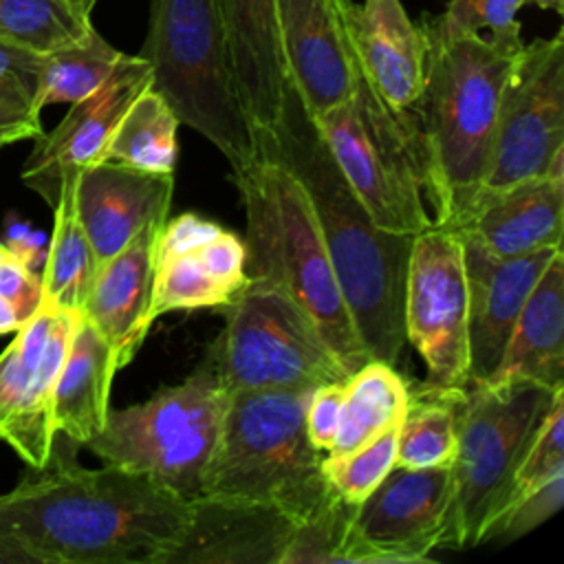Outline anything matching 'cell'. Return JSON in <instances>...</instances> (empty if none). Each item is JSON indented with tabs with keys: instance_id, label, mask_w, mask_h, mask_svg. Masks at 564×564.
<instances>
[{
	"instance_id": "6da1fadb",
	"label": "cell",
	"mask_w": 564,
	"mask_h": 564,
	"mask_svg": "<svg viewBox=\"0 0 564 564\" xmlns=\"http://www.w3.org/2000/svg\"><path fill=\"white\" fill-rule=\"evenodd\" d=\"M55 432L48 458L0 494L2 564H167L189 502L115 465L88 469Z\"/></svg>"
},
{
	"instance_id": "7a4b0ae2",
	"label": "cell",
	"mask_w": 564,
	"mask_h": 564,
	"mask_svg": "<svg viewBox=\"0 0 564 564\" xmlns=\"http://www.w3.org/2000/svg\"><path fill=\"white\" fill-rule=\"evenodd\" d=\"M253 139L304 185L357 335L372 359L394 366L408 341L403 308L414 236L372 223L291 82L278 123L253 130Z\"/></svg>"
},
{
	"instance_id": "3957f363",
	"label": "cell",
	"mask_w": 564,
	"mask_h": 564,
	"mask_svg": "<svg viewBox=\"0 0 564 564\" xmlns=\"http://www.w3.org/2000/svg\"><path fill=\"white\" fill-rule=\"evenodd\" d=\"M423 84L412 132L434 225L454 227L485 183L502 90L522 53L480 33H452L438 15L416 24Z\"/></svg>"
},
{
	"instance_id": "277c9868",
	"label": "cell",
	"mask_w": 564,
	"mask_h": 564,
	"mask_svg": "<svg viewBox=\"0 0 564 564\" xmlns=\"http://www.w3.org/2000/svg\"><path fill=\"white\" fill-rule=\"evenodd\" d=\"M231 172L247 220V275L297 302L352 375L372 357L352 324L304 185L260 141L253 159Z\"/></svg>"
},
{
	"instance_id": "5b68a950",
	"label": "cell",
	"mask_w": 564,
	"mask_h": 564,
	"mask_svg": "<svg viewBox=\"0 0 564 564\" xmlns=\"http://www.w3.org/2000/svg\"><path fill=\"white\" fill-rule=\"evenodd\" d=\"M311 392L231 390L203 496L271 505L295 522L315 513L335 489L306 434Z\"/></svg>"
},
{
	"instance_id": "8992f818",
	"label": "cell",
	"mask_w": 564,
	"mask_h": 564,
	"mask_svg": "<svg viewBox=\"0 0 564 564\" xmlns=\"http://www.w3.org/2000/svg\"><path fill=\"white\" fill-rule=\"evenodd\" d=\"M139 55L150 64V88L178 123L212 141L231 170L253 159V130L236 90L218 0H150Z\"/></svg>"
},
{
	"instance_id": "52a82bcc",
	"label": "cell",
	"mask_w": 564,
	"mask_h": 564,
	"mask_svg": "<svg viewBox=\"0 0 564 564\" xmlns=\"http://www.w3.org/2000/svg\"><path fill=\"white\" fill-rule=\"evenodd\" d=\"M560 388L480 381L460 390L458 447L449 467L452 509L443 544H480L487 527L505 509L516 471Z\"/></svg>"
},
{
	"instance_id": "ba28073f",
	"label": "cell",
	"mask_w": 564,
	"mask_h": 564,
	"mask_svg": "<svg viewBox=\"0 0 564 564\" xmlns=\"http://www.w3.org/2000/svg\"><path fill=\"white\" fill-rule=\"evenodd\" d=\"M227 399V388L205 357L183 383L143 403L110 408L104 427L84 447L104 465L143 474L189 502L203 496Z\"/></svg>"
},
{
	"instance_id": "9c48e42d",
	"label": "cell",
	"mask_w": 564,
	"mask_h": 564,
	"mask_svg": "<svg viewBox=\"0 0 564 564\" xmlns=\"http://www.w3.org/2000/svg\"><path fill=\"white\" fill-rule=\"evenodd\" d=\"M223 311L207 359L227 392H304L350 377L308 313L275 284L249 278Z\"/></svg>"
},
{
	"instance_id": "30bf717a",
	"label": "cell",
	"mask_w": 564,
	"mask_h": 564,
	"mask_svg": "<svg viewBox=\"0 0 564 564\" xmlns=\"http://www.w3.org/2000/svg\"><path fill=\"white\" fill-rule=\"evenodd\" d=\"M313 119L339 172L377 227L416 236L432 225L412 119L397 117L357 64L350 97Z\"/></svg>"
},
{
	"instance_id": "8fae6325",
	"label": "cell",
	"mask_w": 564,
	"mask_h": 564,
	"mask_svg": "<svg viewBox=\"0 0 564 564\" xmlns=\"http://www.w3.org/2000/svg\"><path fill=\"white\" fill-rule=\"evenodd\" d=\"M405 339L425 361V392L467 386V280L454 227L430 225L412 240L405 284Z\"/></svg>"
},
{
	"instance_id": "7c38bea8",
	"label": "cell",
	"mask_w": 564,
	"mask_h": 564,
	"mask_svg": "<svg viewBox=\"0 0 564 564\" xmlns=\"http://www.w3.org/2000/svg\"><path fill=\"white\" fill-rule=\"evenodd\" d=\"M564 152V35L524 44L502 90L480 192L549 174ZM478 192V194H480Z\"/></svg>"
},
{
	"instance_id": "4fadbf2b",
	"label": "cell",
	"mask_w": 564,
	"mask_h": 564,
	"mask_svg": "<svg viewBox=\"0 0 564 564\" xmlns=\"http://www.w3.org/2000/svg\"><path fill=\"white\" fill-rule=\"evenodd\" d=\"M75 319L42 300L0 352V441L31 467L44 465L53 445V392Z\"/></svg>"
},
{
	"instance_id": "5bb4252c",
	"label": "cell",
	"mask_w": 564,
	"mask_h": 564,
	"mask_svg": "<svg viewBox=\"0 0 564 564\" xmlns=\"http://www.w3.org/2000/svg\"><path fill=\"white\" fill-rule=\"evenodd\" d=\"M452 509L449 467H399L355 507L352 531L368 564L425 562L443 544Z\"/></svg>"
},
{
	"instance_id": "9a60e30c",
	"label": "cell",
	"mask_w": 564,
	"mask_h": 564,
	"mask_svg": "<svg viewBox=\"0 0 564 564\" xmlns=\"http://www.w3.org/2000/svg\"><path fill=\"white\" fill-rule=\"evenodd\" d=\"M150 64L141 55H123L95 93L70 104L66 117L51 132L37 137L22 165V183L53 207L64 178L106 159L121 117L150 86Z\"/></svg>"
},
{
	"instance_id": "2e32d148",
	"label": "cell",
	"mask_w": 564,
	"mask_h": 564,
	"mask_svg": "<svg viewBox=\"0 0 564 564\" xmlns=\"http://www.w3.org/2000/svg\"><path fill=\"white\" fill-rule=\"evenodd\" d=\"M458 231V229H456ZM460 234L467 280V386L487 381L509 344L516 319L562 247H551L516 258L487 251L476 238Z\"/></svg>"
},
{
	"instance_id": "e0dca14e",
	"label": "cell",
	"mask_w": 564,
	"mask_h": 564,
	"mask_svg": "<svg viewBox=\"0 0 564 564\" xmlns=\"http://www.w3.org/2000/svg\"><path fill=\"white\" fill-rule=\"evenodd\" d=\"M174 172H150L117 161H97L75 181L77 216L97 267L119 253L137 234L167 220Z\"/></svg>"
},
{
	"instance_id": "ac0fdd59",
	"label": "cell",
	"mask_w": 564,
	"mask_h": 564,
	"mask_svg": "<svg viewBox=\"0 0 564 564\" xmlns=\"http://www.w3.org/2000/svg\"><path fill=\"white\" fill-rule=\"evenodd\" d=\"M352 59L377 97L410 121L423 84L425 46L401 0H335Z\"/></svg>"
},
{
	"instance_id": "d6986e66",
	"label": "cell",
	"mask_w": 564,
	"mask_h": 564,
	"mask_svg": "<svg viewBox=\"0 0 564 564\" xmlns=\"http://www.w3.org/2000/svg\"><path fill=\"white\" fill-rule=\"evenodd\" d=\"M278 24L289 82L311 117L346 101L355 59L335 0H278Z\"/></svg>"
},
{
	"instance_id": "ffe728a7",
	"label": "cell",
	"mask_w": 564,
	"mask_h": 564,
	"mask_svg": "<svg viewBox=\"0 0 564 564\" xmlns=\"http://www.w3.org/2000/svg\"><path fill=\"white\" fill-rule=\"evenodd\" d=\"M295 520L236 498L189 500V520L167 564H282Z\"/></svg>"
},
{
	"instance_id": "44dd1931",
	"label": "cell",
	"mask_w": 564,
	"mask_h": 564,
	"mask_svg": "<svg viewBox=\"0 0 564 564\" xmlns=\"http://www.w3.org/2000/svg\"><path fill=\"white\" fill-rule=\"evenodd\" d=\"M454 229L500 258L562 247L564 176H533L505 189L480 192Z\"/></svg>"
},
{
	"instance_id": "7402d4cb",
	"label": "cell",
	"mask_w": 564,
	"mask_h": 564,
	"mask_svg": "<svg viewBox=\"0 0 564 564\" xmlns=\"http://www.w3.org/2000/svg\"><path fill=\"white\" fill-rule=\"evenodd\" d=\"M236 90L251 130H271L284 106L289 75L278 0H218Z\"/></svg>"
},
{
	"instance_id": "603a6c76",
	"label": "cell",
	"mask_w": 564,
	"mask_h": 564,
	"mask_svg": "<svg viewBox=\"0 0 564 564\" xmlns=\"http://www.w3.org/2000/svg\"><path fill=\"white\" fill-rule=\"evenodd\" d=\"M161 225L145 227L119 253L97 267L82 306V315L108 341L117 370L132 361L152 326L150 302Z\"/></svg>"
},
{
	"instance_id": "cb8c5ba5",
	"label": "cell",
	"mask_w": 564,
	"mask_h": 564,
	"mask_svg": "<svg viewBox=\"0 0 564 564\" xmlns=\"http://www.w3.org/2000/svg\"><path fill=\"white\" fill-rule=\"evenodd\" d=\"M489 383L533 381L564 386V253L551 258L511 330ZM480 383V381H478Z\"/></svg>"
},
{
	"instance_id": "d4e9b609",
	"label": "cell",
	"mask_w": 564,
	"mask_h": 564,
	"mask_svg": "<svg viewBox=\"0 0 564 564\" xmlns=\"http://www.w3.org/2000/svg\"><path fill=\"white\" fill-rule=\"evenodd\" d=\"M216 227L218 223L192 212L161 225L154 253L152 322L172 311L225 308L236 297L216 280L200 256V242Z\"/></svg>"
},
{
	"instance_id": "484cf974",
	"label": "cell",
	"mask_w": 564,
	"mask_h": 564,
	"mask_svg": "<svg viewBox=\"0 0 564 564\" xmlns=\"http://www.w3.org/2000/svg\"><path fill=\"white\" fill-rule=\"evenodd\" d=\"M115 355L101 333L77 313L73 337L53 392V427L86 445L106 423Z\"/></svg>"
},
{
	"instance_id": "4316f807",
	"label": "cell",
	"mask_w": 564,
	"mask_h": 564,
	"mask_svg": "<svg viewBox=\"0 0 564 564\" xmlns=\"http://www.w3.org/2000/svg\"><path fill=\"white\" fill-rule=\"evenodd\" d=\"M410 388L394 366L368 359L344 383L341 419L324 456L350 454L390 427H397L410 405Z\"/></svg>"
},
{
	"instance_id": "83f0119b",
	"label": "cell",
	"mask_w": 564,
	"mask_h": 564,
	"mask_svg": "<svg viewBox=\"0 0 564 564\" xmlns=\"http://www.w3.org/2000/svg\"><path fill=\"white\" fill-rule=\"evenodd\" d=\"M75 176L64 178L53 205V234L44 256L42 289L51 304L82 313L97 273V260L77 216Z\"/></svg>"
},
{
	"instance_id": "f1b7e54d",
	"label": "cell",
	"mask_w": 564,
	"mask_h": 564,
	"mask_svg": "<svg viewBox=\"0 0 564 564\" xmlns=\"http://www.w3.org/2000/svg\"><path fill=\"white\" fill-rule=\"evenodd\" d=\"M178 126L163 97L148 86L121 117L106 159L150 172H174Z\"/></svg>"
},
{
	"instance_id": "f546056e",
	"label": "cell",
	"mask_w": 564,
	"mask_h": 564,
	"mask_svg": "<svg viewBox=\"0 0 564 564\" xmlns=\"http://www.w3.org/2000/svg\"><path fill=\"white\" fill-rule=\"evenodd\" d=\"M463 390V388H460ZM425 392L410 394L408 412L397 425L399 467H452L458 447V394Z\"/></svg>"
},
{
	"instance_id": "4dcf8cb0",
	"label": "cell",
	"mask_w": 564,
	"mask_h": 564,
	"mask_svg": "<svg viewBox=\"0 0 564 564\" xmlns=\"http://www.w3.org/2000/svg\"><path fill=\"white\" fill-rule=\"evenodd\" d=\"M123 55L97 31H90V35L75 44L44 53L35 90L37 110L88 97L115 73Z\"/></svg>"
},
{
	"instance_id": "1f68e13d",
	"label": "cell",
	"mask_w": 564,
	"mask_h": 564,
	"mask_svg": "<svg viewBox=\"0 0 564 564\" xmlns=\"http://www.w3.org/2000/svg\"><path fill=\"white\" fill-rule=\"evenodd\" d=\"M90 31V13L70 0H0V37L33 53L75 44Z\"/></svg>"
},
{
	"instance_id": "d6a6232c",
	"label": "cell",
	"mask_w": 564,
	"mask_h": 564,
	"mask_svg": "<svg viewBox=\"0 0 564 564\" xmlns=\"http://www.w3.org/2000/svg\"><path fill=\"white\" fill-rule=\"evenodd\" d=\"M355 507L335 491L315 513L295 522L282 564H368L366 549L352 531Z\"/></svg>"
},
{
	"instance_id": "836d02e7",
	"label": "cell",
	"mask_w": 564,
	"mask_h": 564,
	"mask_svg": "<svg viewBox=\"0 0 564 564\" xmlns=\"http://www.w3.org/2000/svg\"><path fill=\"white\" fill-rule=\"evenodd\" d=\"M394 458L397 427H390L350 454L324 456L322 471L346 502L359 505L394 467Z\"/></svg>"
},
{
	"instance_id": "e575fe53",
	"label": "cell",
	"mask_w": 564,
	"mask_h": 564,
	"mask_svg": "<svg viewBox=\"0 0 564 564\" xmlns=\"http://www.w3.org/2000/svg\"><path fill=\"white\" fill-rule=\"evenodd\" d=\"M557 474H564V388L553 394V401L516 471L507 505Z\"/></svg>"
},
{
	"instance_id": "d590c367",
	"label": "cell",
	"mask_w": 564,
	"mask_h": 564,
	"mask_svg": "<svg viewBox=\"0 0 564 564\" xmlns=\"http://www.w3.org/2000/svg\"><path fill=\"white\" fill-rule=\"evenodd\" d=\"M527 2L531 0H449L438 20L452 33H480L489 29L491 42L520 51L524 42L516 13Z\"/></svg>"
},
{
	"instance_id": "8d00e7d4",
	"label": "cell",
	"mask_w": 564,
	"mask_h": 564,
	"mask_svg": "<svg viewBox=\"0 0 564 564\" xmlns=\"http://www.w3.org/2000/svg\"><path fill=\"white\" fill-rule=\"evenodd\" d=\"M562 502H564V474H557L546 482L511 500L498 513V518L487 527L480 544L491 540L513 542L522 538L524 533L546 522L555 511H560Z\"/></svg>"
},
{
	"instance_id": "74e56055",
	"label": "cell",
	"mask_w": 564,
	"mask_h": 564,
	"mask_svg": "<svg viewBox=\"0 0 564 564\" xmlns=\"http://www.w3.org/2000/svg\"><path fill=\"white\" fill-rule=\"evenodd\" d=\"M344 383L333 381L315 388L308 397L306 405V434L311 443L319 452H328L341 419V403H344Z\"/></svg>"
},
{
	"instance_id": "f35d334b",
	"label": "cell",
	"mask_w": 564,
	"mask_h": 564,
	"mask_svg": "<svg viewBox=\"0 0 564 564\" xmlns=\"http://www.w3.org/2000/svg\"><path fill=\"white\" fill-rule=\"evenodd\" d=\"M42 55L0 37V88L35 106ZM37 108V106H35ZM42 112V110H40Z\"/></svg>"
},
{
	"instance_id": "ab89813d",
	"label": "cell",
	"mask_w": 564,
	"mask_h": 564,
	"mask_svg": "<svg viewBox=\"0 0 564 564\" xmlns=\"http://www.w3.org/2000/svg\"><path fill=\"white\" fill-rule=\"evenodd\" d=\"M0 293L15 304L24 319H29L44 300L42 278L33 271V267L7 251V258L0 264Z\"/></svg>"
},
{
	"instance_id": "60d3db41",
	"label": "cell",
	"mask_w": 564,
	"mask_h": 564,
	"mask_svg": "<svg viewBox=\"0 0 564 564\" xmlns=\"http://www.w3.org/2000/svg\"><path fill=\"white\" fill-rule=\"evenodd\" d=\"M40 134V110L29 99L0 88V148L24 139H37Z\"/></svg>"
},
{
	"instance_id": "b9f144b4",
	"label": "cell",
	"mask_w": 564,
	"mask_h": 564,
	"mask_svg": "<svg viewBox=\"0 0 564 564\" xmlns=\"http://www.w3.org/2000/svg\"><path fill=\"white\" fill-rule=\"evenodd\" d=\"M40 245H42V238L31 227H11L9 238L4 242L7 251L29 267H33V262L40 253V249H42Z\"/></svg>"
},
{
	"instance_id": "7bdbcfd3",
	"label": "cell",
	"mask_w": 564,
	"mask_h": 564,
	"mask_svg": "<svg viewBox=\"0 0 564 564\" xmlns=\"http://www.w3.org/2000/svg\"><path fill=\"white\" fill-rule=\"evenodd\" d=\"M26 319L20 315L15 304L0 293V337L15 333Z\"/></svg>"
},
{
	"instance_id": "ee69618b",
	"label": "cell",
	"mask_w": 564,
	"mask_h": 564,
	"mask_svg": "<svg viewBox=\"0 0 564 564\" xmlns=\"http://www.w3.org/2000/svg\"><path fill=\"white\" fill-rule=\"evenodd\" d=\"M531 2H535L540 9H551L557 13L564 11V0H531Z\"/></svg>"
},
{
	"instance_id": "f6af8a7d",
	"label": "cell",
	"mask_w": 564,
	"mask_h": 564,
	"mask_svg": "<svg viewBox=\"0 0 564 564\" xmlns=\"http://www.w3.org/2000/svg\"><path fill=\"white\" fill-rule=\"evenodd\" d=\"M70 2H75L86 13H90L95 9V4H97V0H70Z\"/></svg>"
},
{
	"instance_id": "bcb514c9",
	"label": "cell",
	"mask_w": 564,
	"mask_h": 564,
	"mask_svg": "<svg viewBox=\"0 0 564 564\" xmlns=\"http://www.w3.org/2000/svg\"><path fill=\"white\" fill-rule=\"evenodd\" d=\"M4 258H7V247H4V242H0V264Z\"/></svg>"
},
{
	"instance_id": "7dc6e473",
	"label": "cell",
	"mask_w": 564,
	"mask_h": 564,
	"mask_svg": "<svg viewBox=\"0 0 564 564\" xmlns=\"http://www.w3.org/2000/svg\"><path fill=\"white\" fill-rule=\"evenodd\" d=\"M0 564H2V562H0Z\"/></svg>"
}]
</instances>
